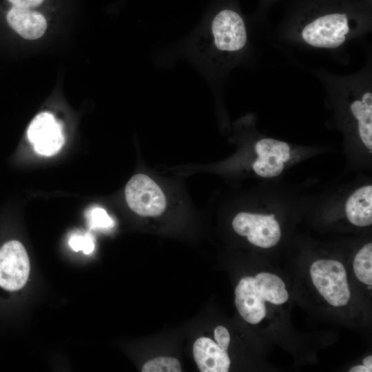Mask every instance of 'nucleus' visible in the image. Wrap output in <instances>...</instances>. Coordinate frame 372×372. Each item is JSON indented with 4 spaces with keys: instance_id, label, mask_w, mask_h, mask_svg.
<instances>
[{
    "instance_id": "12",
    "label": "nucleus",
    "mask_w": 372,
    "mask_h": 372,
    "mask_svg": "<svg viewBox=\"0 0 372 372\" xmlns=\"http://www.w3.org/2000/svg\"><path fill=\"white\" fill-rule=\"evenodd\" d=\"M348 220L360 227L372 223V186H363L355 191L345 204Z\"/></svg>"
},
{
    "instance_id": "18",
    "label": "nucleus",
    "mask_w": 372,
    "mask_h": 372,
    "mask_svg": "<svg viewBox=\"0 0 372 372\" xmlns=\"http://www.w3.org/2000/svg\"><path fill=\"white\" fill-rule=\"evenodd\" d=\"M68 243L74 251H83L85 254H91L94 249V240L90 233H73L69 238Z\"/></svg>"
},
{
    "instance_id": "14",
    "label": "nucleus",
    "mask_w": 372,
    "mask_h": 372,
    "mask_svg": "<svg viewBox=\"0 0 372 372\" xmlns=\"http://www.w3.org/2000/svg\"><path fill=\"white\" fill-rule=\"evenodd\" d=\"M256 288L265 301L282 304L289 298L284 282L278 276L269 273H260L254 278Z\"/></svg>"
},
{
    "instance_id": "22",
    "label": "nucleus",
    "mask_w": 372,
    "mask_h": 372,
    "mask_svg": "<svg viewBox=\"0 0 372 372\" xmlns=\"http://www.w3.org/2000/svg\"><path fill=\"white\" fill-rule=\"evenodd\" d=\"M363 364L369 367V369H372V356L369 355L366 357L365 358H364Z\"/></svg>"
},
{
    "instance_id": "21",
    "label": "nucleus",
    "mask_w": 372,
    "mask_h": 372,
    "mask_svg": "<svg viewBox=\"0 0 372 372\" xmlns=\"http://www.w3.org/2000/svg\"><path fill=\"white\" fill-rule=\"evenodd\" d=\"M372 369L365 365H357L349 370V372H371Z\"/></svg>"
},
{
    "instance_id": "4",
    "label": "nucleus",
    "mask_w": 372,
    "mask_h": 372,
    "mask_svg": "<svg viewBox=\"0 0 372 372\" xmlns=\"http://www.w3.org/2000/svg\"><path fill=\"white\" fill-rule=\"evenodd\" d=\"M125 195L129 207L142 216H158L166 207V198L163 192L146 174L133 176L125 186Z\"/></svg>"
},
{
    "instance_id": "9",
    "label": "nucleus",
    "mask_w": 372,
    "mask_h": 372,
    "mask_svg": "<svg viewBox=\"0 0 372 372\" xmlns=\"http://www.w3.org/2000/svg\"><path fill=\"white\" fill-rule=\"evenodd\" d=\"M237 309L247 322L259 323L266 316L265 300L255 287L254 277L242 278L235 289Z\"/></svg>"
},
{
    "instance_id": "17",
    "label": "nucleus",
    "mask_w": 372,
    "mask_h": 372,
    "mask_svg": "<svg viewBox=\"0 0 372 372\" xmlns=\"http://www.w3.org/2000/svg\"><path fill=\"white\" fill-rule=\"evenodd\" d=\"M88 226L91 229H109L114 225V220L106 211L99 207H94L86 213Z\"/></svg>"
},
{
    "instance_id": "16",
    "label": "nucleus",
    "mask_w": 372,
    "mask_h": 372,
    "mask_svg": "<svg viewBox=\"0 0 372 372\" xmlns=\"http://www.w3.org/2000/svg\"><path fill=\"white\" fill-rule=\"evenodd\" d=\"M141 371L143 372H180L182 369L176 358L159 357L147 362Z\"/></svg>"
},
{
    "instance_id": "2",
    "label": "nucleus",
    "mask_w": 372,
    "mask_h": 372,
    "mask_svg": "<svg viewBox=\"0 0 372 372\" xmlns=\"http://www.w3.org/2000/svg\"><path fill=\"white\" fill-rule=\"evenodd\" d=\"M245 19L233 0H216L187 42L189 54L203 68H214L240 54L247 43Z\"/></svg>"
},
{
    "instance_id": "3",
    "label": "nucleus",
    "mask_w": 372,
    "mask_h": 372,
    "mask_svg": "<svg viewBox=\"0 0 372 372\" xmlns=\"http://www.w3.org/2000/svg\"><path fill=\"white\" fill-rule=\"evenodd\" d=\"M312 282L318 291L332 306L347 304L351 298L347 272L343 265L334 260H319L310 268Z\"/></svg>"
},
{
    "instance_id": "8",
    "label": "nucleus",
    "mask_w": 372,
    "mask_h": 372,
    "mask_svg": "<svg viewBox=\"0 0 372 372\" xmlns=\"http://www.w3.org/2000/svg\"><path fill=\"white\" fill-rule=\"evenodd\" d=\"M257 159L253 163L256 174L264 178L278 176L285 167V163L291 156L289 145L273 138H262L255 145Z\"/></svg>"
},
{
    "instance_id": "5",
    "label": "nucleus",
    "mask_w": 372,
    "mask_h": 372,
    "mask_svg": "<svg viewBox=\"0 0 372 372\" xmlns=\"http://www.w3.org/2000/svg\"><path fill=\"white\" fill-rule=\"evenodd\" d=\"M234 231L255 246L269 248L280 240L281 231L273 214L240 212L232 221Z\"/></svg>"
},
{
    "instance_id": "11",
    "label": "nucleus",
    "mask_w": 372,
    "mask_h": 372,
    "mask_svg": "<svg viewBox=\"0 0 372 372\" xmlns=\"http://www.w3.org/2000/svg\"><path fill=\"white\" fill-rule=\"evenodd\" d=\"M6 18L11 28L26 39L41 37L47 28L44 16L31 8L12 6Z\"/></svg>"
},
{
    "instance_id": "7",
    "label": "nucleus",
    "mask_w": 372,
    "mask_h": 372,
    "mask_svg": "<svg viewBox=\"0 0 372 372\" xmlns=\"http://www.w3.org/2000/svg\"><path fill=\"white\" fill-rule=\"evenodd\" d=\"M28 138L34 150L44 156L55 154L64 144L61 124L46 112L39 114L32 121L28 129Z\"/></svg>"
},
{
    "instance_id": "19",
    "label": "nucleus",
    "mask_w": 372,
    "mask_h": 372,
    "mask_svg": "<svg viewBox=\"0 0 372 372\" xmlns=\"http://www.w3.org/2000/svg\"><path fill=\"white\" fill-rule=\"evenodd\" d=\"M214 338L217 344L223 349H227L230 342V335L223 326H218L214 330Z\"/></svg>"
},
{
    "instance_id": "10",
    "label": "nucleus",
    "mask_w": 372,
    "mask_h": 372,
    "mask_svg": "<svg viewBox=\"0 0 372 372\" xmlns=\"http://www.w3.org/2000/svg\"><path fill=\"white\" fill-rule=\"evenodd\" d=\"M193 355L201 372H227L230 359L226 350L206 337L197 339L193 346Z\"/></svg>"
},
{
    "instance_id": "13",
    "label": "nucleus",
    "mask_w": 372,
    "mask_h": 372,
    "mask_svg": "<svg viewBox=\"0 0 372 372\" xmlns=\"http://www.w3.org/2000/svg\"><path fill=\"white\" fill-rule=\"evenodd\" d=\"M350 110L358 122V132L364 145L372 148V94L370 91L363 92L361 96L353 101Z\"/></svg>"
},
{
    "instance_id": "20",
    "label": "nucleus",
    "mask_w": 372,
    "mask_h": 372,
    "mask_svg": "<svg viewBox=\"0 0 372 372\" xmlns=\"http://www.w3.org/2000/svg\"><path fill=\"white\" fill-rule=\"evenodd\" d=\"M13 6L32 8L42 3L43 0H8Z\"/></svg>"
},
{
    "instance_id": "1",
    "label": "nucleus",
    "mask_w": 372,
    "mask_h": 372,
    "mask_svg": "<svg viewBox=\"0 0 372 372\" xmlns=\"http://www.w3.org/2000/svg\"><path fill=\"white\" fill-rule=\"evenodd\" d=\"M368 13L364 3L358 0H298L291 15L298 23L305 43L335 48L368 18Z\"/></svg>"
},
{
    "instance_id": "23",
    "label": "nucleus",
    "mask_w": 372,
    "mask_h": 372,
    "mask_svg": "<svg viewBox=\"0 0 372 372\" xmlns=\"http://www.w3.org/2000/svg\"><path fill=\"white\" fill-rule=\"evenodd\" d=\"M261 1V6L262 7H265L267 5H269L271 2L276 1V0H260Z\"/></svg>"
},
{
    "instance_id": "15",
    "label": "nucleus",
    "mask_w": 372,
    "mask_h": 372,
    "mask_svg": "<svg viewBox=\"0 0 372 372\" xmlns=\"http://www.w3.org/2000/svg\"><path fill=\"white\" fill-rule=\"evenodd\" d=\"M353 271L357 278L362 282L372 285V244L364 245L355 255Z\"/></svg>"
},
{
    "instance_id": "6",
    "label": "nucleus",
    "mask_w": 372,
    "mask_h": 372,
    "mask_svg": "<svg viewBox=\"0 0 372 372\" xmlns=\"http://www.w3.org/2000/svg\"><path fill=\"white\" fill-rule=\"evenodd\" d=\"M30 270V260L24 246L18 240H10L0 248V287L17 291L27 282Z\"/></svg>"
}]
</instances>
